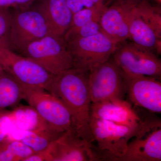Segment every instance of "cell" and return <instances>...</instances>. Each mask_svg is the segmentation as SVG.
I'll use <instances>...</instances> for the list:
<instances>
[{"mask_svg":"<svg viewBox=\"0 0 161 161\" xmlns=\"http://www.w3.org/2000/svg\"><path fill=\"white\" fill-rule=\"evenodd\" d=\"M89 72L72 68L53 75L46 91L57 97L71 115L73 128L91 144L90 128L92 105Z\"/></svg>","mask_w":161,"mask_h":161,"instance_id":"cell-1","label":"cell"},{"mask_svg":"<svg viewBox=\"0 0 161 161\" xmlns=\"http://www.w3.org/2000/svg\"><path fill=\"white\" fill-rule=\"evenodd\" d=\"M141 123L137 126L130 127L91 116V144L98 160L113 161L124 155L128 142L138 130Z\"/></svg>","mask_w":161,"mask_h":161,"instance_id":"cell-2","label":"cell"},{"mask_svg":"<svg viewBox=\"0 0 161 161\" xmlns=\"http://www.w3.org/2000/svg\"><path fill=\"white\" fill-rule=\"evenodd\" d=\"M20 54L54 75L74 68L73 58L64 37L51 34L30 43Z\"/></svg>","mask_w":161,"mask_h":161,"instance_id":"cell-3","label":"cell"},{"mask_svg":"<svg viewBox=\"0 0 161 161\" xmlns=\"http://www.w3.org/2000/svg\"><path fill=\"white\" fill-rule=\"evenodd\" d=\"M22 86L23 99L53 131L60 134L73 128L70 113L59 98L41 88Z\"/></svg>","mask_w":161,"mask_h":161,"instance_id":"cell-4","label":"cell"},{"mask_svg":"<svg viewBox=\"0 0 161 161\" xmlns=\"http://www.w3.org/2000/svg\"><path fill=\"white\" fill-rule=\"evenodd\" d=\"M65 42L73 58L74 68L87 72L109 60L118 45L102 31L87 37Z\"/></svg>","mask_w":161,"mask_h":161,"instance_id":"cell-5","label":"cell"},{"mask_svg":"<svg viewBox=\"0 0 161 161\" xmlns=\"http://www.w3.org/2000/svg\"><path fill=\"white\" fill-rule=\"evenodd\" d=\"M161 124L158 119L142 121L128 142L124 155L115 161H161Z\"/></svg>","mask_w":161,"mask_h":161,"instance_id":"cell-6","label":"cell"},{"mask_svg":"<svg viewBox=\"0 0 161 161\" xmlns=\"http://www.w3.org/2000/svg\"><path fill=\"white\" fill-rule=\"evenodd\" d=\"M50 34L46 20L38 9L19 12L11 15L9 48L20 54L30 43Z\"/></svg>","mask_w":161,"mask_h":161,"instance_id":"cell-7","label":"cell"},{"mask_svg":"<svg viewBox=\"0 0 161 161\" xmlns=\"http://www.w3.org/2000/svg\"><path fill=\"white\" fill-rule=\"evenodd\" d=\"M0 66L23 85L46 91L54 75L33 60L11 50L0 48Z\"/></svg>","mask_w":161,"mask_h":161,"instance_id":"cell-8","label":"cell"},{"mask_svg":"<svg viewBox=\"0 0 161 161\" xmlns=\"http://www.w3.org/2000/svg\"><path fill=\"white\" fill-rule=\"evenodd\" d=\"M88 81L92 103L124 99L126 93L125 79L114 60H109L92 68L89 71Z\"/></svg>","mask_w":161,"mask_h":161,"instance_id":"cell-9","label":"cell"},{"mask_svg":"<svg viewBox=\"0 0 161 161\" xmlns=\"http://www.w3.org/2000/svg\"><path fill=\"white\" fill-rule=\"evenodd\" d=\"M113 55V60L124 75L161 77L160 60L152 52L132 42L118 44Z\"/></svg>","mask_w":161,"mask_h":161,"instance_id":"cell-10","label":"cell"},{"mask_svg":"<svg viewBox=\"0 0 161 161\" xmlns=\"http://www.w3.org/2000/svg\"><path fill=\"white\" fill-rule=\"evenodd\" d=\"M42 152L45 161H98L91 144L73 128L60 134Z\"/></svg>","mask_w":161,"mask_h":161,"instance_id":"cell-11","label":"cell"},{"mask_svg":"<svg viewBox=\"0 0 161 161\" xmlns=\"http://www.w3.org/2000/svg\"><path fill=\"white\" fill-rule=\"evenodd\" d=\"M123 75L126 93L130 101L136 106L160 113L161 83L157 78L144 75Z\"/></svg>","mask_w":161,"mask_h":161,"instance_id":"cell-12","label":"cell"},{"mask_svg":"<svg viewBox=\"0 0 161 161\" xmlns=\"http://www.w3.org/2000/svg\"><path fill=\"white\" fill-rule=\"evenodd\" d=\"M131 5L122 0L103 9L99 19L101 31L119 44L129 39L128 15Z\"/></svg>","mask_w":161,"mask_h":161,"instance_id":"cell-13","label":"cell"},{"mask_svg":"<svg viewBox=\"0 0 161 161\" xmlns=\"http://www.w3.org/2000/svg\"><path fill=\"white\" fill-rule=\"evenodd\" d=\"M91 116L128 126H137L142 120L130 103L124 99L92 103Z\"/></svg>","mask_w":161,"mask_h":161,"instance_id":"cell-14","label":"cell"},{"mask_svg":"<svg viewBox=\"0 0 161 161\" xmlns=\"http://www.w3.org/2000/svg\"><path fill=\"white\" fill-rule=\"evenodd\" d=\"M129 39L143 49L152 52L161 47V38L139 14L135 6H131L128 15Z\"/></svg>","mask_w":161,"mask_h":161,"instance_id":"cell-15","label":"cell"},{"mask_svg":"<svg viewBox=\"0 0 161 161\" xmlns=\"http://www.w3.org/2000/svg\"><path fill=\"white\" fill-rule=\"evenodd\" d=\"M52 34L63 37L70 28L73 14L66 0H47L40 9Z\"/></svg>","mask_w":161,"mask_h":161,"instance_id":"cell-16","label":"cell"},{"mask_svg":"<svg viewBox=\"0 0 161 161\" xmlns=\"http://www.w3.org/2000/svg\"><path fill=\"white\" fill-rule=\"evenodd\" d=\"M60 135L51 129L40 131L18 129L16 131H9L6 140L21 141L37 153L45 150L52 141Z\"/></svg>","mask_w":161,"mask_h":161,"instance_id":"cell-17","label":"cell"},{"mask_svg":"<svg viewBox=\"0 0 161 161\" xmlns=\"http://www.w3.org/2000/svg\"><path fill=\"white\" fill-rule=\"evenodd\" d=\"M9 115L11 124L19 130L40 131L51 129L31 106L18 108L10 112Z\"/></svg>","mask_w":161,"mask_h":161,"instance_id":"cell-18","label":"cell"},{"mask_svg":"<svg viewBox=\"0 0 161 161\" xmlns=\"http://www.w3.org/2000/svg\"><path fill=\"white\" fill-rule=\"evenodd\" d=\"M22 99V84L5 72L0 76V111L17 105Z\"/></svg>","mask_w":161,"mask_h":161,"instance_id":"cell-19","label":"cell"},{"mask_svg":"<svg viewBox=\"0 0 161 161\" xmlns=\"http://www.w3.org/2000/svg\"><path fill=\"white\" fill-rule=\"evenodd\" d=\"M135 6L142 19L154 31L158 37L161 38L160 7L152 6L148 0H142Z\"/></svg>","mask_w":161,"mask_h":161,"instance_id":"cell-20","label":"cell"},{"mask_svg":"<svg viewBox=\"0 0 161 161\" xmlns=\"http://www.w3.org/2000/svg\"><path fill=\"white\" fill-rule=\"evenodd\" d=\"M101 31L99 22L93 21L80 27L69 28L64 36V39L65 42H67L75 39L94 36Z\"/></svg>","mask_w":161,"mask_h":161,"instance_id":"cell-21","label":"cell"},{"mask_svg":"<svg viewBox=\"0 0 161 161\" xmlns=\"http://www.w3.org/2000/svg\"><path fill=\"white\" fill-rule=\"evenodd\" d=\"M2 145L11 153L15 161H23L36 153L30 147L19 141L6 140Z\"/></svg>","mask_w":161,"mask_h":161,"instance_id":"cell-22","label":"cell"},{"mask_svg":"<svg viewBox=\"0 0 161 161\" xmlns=\"http://www.w3.org/2000/svg\"><path fill=\"white\" fill-rule=\"evenodd\" d=\"M103 11L84 8L74 14L70 28H76L93 22H99L100 16Z\"/></svg>","mask_w":161,"mask_h":161,"instance_id":"cell-23","label":"cell"},{"mask_svg":"<svg viewBox=\"0 0 161 161\" xmlns=\"http://www.w3.org/2000/svg\"><path fill=\"white\" fill-rule=\"evenodd\" d=\"M11 14L0 10V48H9V36Z\"/></svg>","mask_w":161,"mask_h":161,"instance_id":"cell-24","label":"cell"},{"mask_svg":"<svg viewBox=\"0 0 161 161\" xmlns=\"http://www.w3.org/2000/svg\"><path fill=\"white\" fill-rule=\"evenodd\" d=\"M9 114L10 112L0 111V146L6 140L11 125Z\"/></svg>","mask_w":161,"mask_h":161,"instance_id":"cell-25","label":"cell"},{"mask_svg":"<svg viewBox=\"0 0 161 161\" xmlns=\"http://www.w3.org/2000/svg\"><path fill=\"white\" fill-rule=\"evenodd\" d=\"M104 2V0H83L84 8L96 9L99 11H103L106 6Z\"/></svg>","mask_w":161,"mask_h":161,"instance_id":"cell-26","label":"cell"},{"mask_svg":"<svg viewBox=\"0 0 161 161\" xmlns=\"http://www.w3.org/2000/svg\"><path fill=\"white\" fill-rule=\"evenodd\" d=\"M66 2L73 14L84 8L83 0H66Z\"/></svg>","mask_w":161,"mask_h":161,"instance_id":"cell-27","label":"cell"},{"mask_svg":"<svg viewBox=\"0 0 161 161\" xmlns=\"http://www.w3.org/2000/svg\"><path fill=\"white\" fill-rule=\"evenodd\" d=\"M122 1L131 6H136L142 0H122Z\"/></svg>","mask_w":161,"mask_h":161,"instance_id":"cell-28","label":"cell"},{"mask_svg":"<svg viewBox=\"0 0 161 161\" xmlns=\"http://www.w3.org/2000/svg\"><path fill=\"white\" fill-rule=\"evenodd\" d=\"M32 0H14V5L16 4L22 5L31 2Z\"/></svg>","mask_w":161,"mask_h":161,"instance_id":"cell-29","label":"cell"},{"mask_svg":"<svg viewBox=\"0 0 161 161\" xmlns=\"http://www.w3.org/2000/svg\"><path fill=\"white\" fill-rule=\"evenodd\" d=\"M5 73V72L3 70V68H2V67L0 66V76L3 75L4 73Z\"/></svg>","mask_w":161,"mask_h":161,"instance_id":"cell-30","label":"cell"},{"mask_svg":"<svg viewBox=\"0 0 161 161\" xmlns=\"http://www.w3.org/2000/svg\"><path fill=\"white\" fill-rule=\"evenodd\" d=\"M154 1H155L156 3L158 4V6L161 5V0H154Z\"/></svg>","mask_w":161,"mask_h":161,"instance_id":"cell-31","label":"cell"},{"mask_svg":"<svg viewBox=\"0 0 161 161\" xmlns=\"http://www.w3.org/2000/svg\"><path fill=\"white\" fill-rule=\"evenodd\" d=\"M104 1H105V0H104Z\"/></svg>","mask_w":161,"mask_h":161,"instance_id":"cell-32","label":"cell"}]
</instances>
